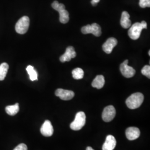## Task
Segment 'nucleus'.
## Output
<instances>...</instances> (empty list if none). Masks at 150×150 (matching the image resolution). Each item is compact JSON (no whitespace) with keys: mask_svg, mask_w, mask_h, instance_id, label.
I'll use <instances>...</instances> for the list:
<instances>
[{"mask_svg":"<svg viewBox=\"0 0 150 150\" xmlns=\"http://www.w3.org/2000/svg\"><path fill=\"white\" fill-rule=\"evenodd\" d=\"M141 25L142 26L143 29L147 28V23H146V22L145 21H142L141 22Z\"/></svg>","mask_w":150,"mask_h":150,"instance_id":"a878e982","label":"nucleus"},{"mask_svg":"<svg viewBox=\"0 0 150 150\" xmlns=\"http://www.w3.org/2000/svg\"><path fill=\"white\" fill-rule=\"evenodd\" d=\"M13 150H27V146L24 144H21L16 146Z\"/></svg>","mask_w":150,"mask_h":150,"instance_id":"b1692460","label":"nucleus"},{"mask_svg":"<svg viewBox=\"0 0 150 150\" xmlns=\"http://www.w3.org/2000/svg\"><path fill=\"white\" fill-rule=\"evenodd\" d=\"M117 40L114 38H108L107 41L102 45V49L106 54H111L113 48L117 45Z\"/></svg>","mask_w":150,"mask_h":150,"instance_id":"9d476101","label":"nucleus"},{"mask_svg":"<svg viewBox=\"0 0 150 150\" xmlns=\"http://www.w3.org/2000/svg\"><path fill=\"white\" fill-rule=\"evenodd\" d=\"M9 66L7 63H2L0 64V81H3L5 79Z\"/></svg>","mask_w":150,"mask_h":150,"instance_id":"f3484780","label":"nucleus"},{"mask_svg":"<svg viewBox=\"0 0 150 150\" xmlns=\"http://www.w3.org/2000/svg\"><path fill=\"white\" fill-rule=\"evenodd\" d=\"M30 26V18L28 16H23L16 23L15 30L19 34H25L27 32Z\"/></svg>","mask_w":150,"mask_h":150,"instance_id":"7ed1b4c3","label":"nucleus"},{"mask_svg":"<svg viewBox=\"0 0 150 150\" xmlns=\"http://www.w3.org/2000/svg\"><path fill=\"white\" fill-rule=\"evenodd\" d=\"M52 7L54 10H56L58 12L65 9V6L62 4H59V2L57 1H54L52 4Z\"/></svg>","mask_w":150,"mask_h":150,"instance_id":"412c9836","label":"nucleus"},{"mask_svg":"<svg viewBox=\"0 0 150 150\" xmlns=\"http://www.w3.org/2000/svg\"><path fill=\"white\" fill-rule=\"evenodd\" d=\"M40 131L41 134L46 137H50L54 134V128L49 120H46L41 126Z\"/></svg>","mask_w":150,"mask_h":150,"instance_id":"9b49d317","label":"nucleus"},{"mask_svg":"<svg viewBox=\"0 0 150 150\" xmlns=\"http://www.w3.org/2000/svg\"><path fill=\"white\" fill-rule=\"evenodd\" d=\"M105 77L102 75H97L92 82V86L97 89H101L105 85Z\"/></svg>","mask_w":150,"mask_h":150,"instance_id":"2eb2a0df","label":"nucleus"},{"mask_svg":"<svg viewBox=\"0 0 150 150\" xmlns=\"http://www.w3.org/2000/svg\"><path fill=\"white\" fill-rule=\"evenodd\" d=\"M130 27L128 31L129 37L134 40L139 39L140 37L141 31L143 30L141 23L136 22Z\"/></svg>","mask_w":150,"mask_h":150,"instance_id":"423d86ee","label":"nucleus"},{"mask_svg":"<svg viewBox=\"0 0 150 150\" xmlns=\"http://www.w3.org/2000/svg\"><path fill=\"white\" fill-rule=\"evenodd\" d=\"M116 145V140L112 135H108L102 146V150H113Z\"/></svg>","mask_w":150,"mask_h":150,"instance_id":"ddd939ff","label":"nucleus"},{"mask_svg":"<svg viewBox=\"0 0 150 150\" xmlns=\"http://www.w3.org/2000/svg\"><path fill=\"white\" fill-rule=\"evenodd\" d=\"M129 61L126 59L121 64H120V71L124 77L126 78L132 77L136 74V71L134 69L128 65Z\"/></svg>","mask_w":150,"mask_h":150,"instance_id":"39448f33","label":"nucleus"},{"mask_svg":"<svg viewBox=\"0 0 150 150\" xmlns=\"http://www.w3.org/2000/svg\"><path fill=\"white\" fill-rule=\"evenodd\" d=\"M115 108L112 105L108 106L105 107L102 112V120L105 122H110L115 118L116 116Z\"/></svg>","mask_w":150,"mask_h":150,"instance_id":"0eeeda50","label":"nucleus"},{"mask_svg":"<svg viewBox=\"0 0 150 150\" xmlns=\"http://www.w3.org/2000/svg\"><path fill=\"white\" fill-rule=\"evenodd\" d=\"M72 75L74 79L76 80H80L83 77L84 72L82 69L76 68L72 72Z\"/></svg>","mask_w":150,"mask_h":150,"instance_id":"aec40b11","label":"nucleus"},{"mask_svg":"<svg viewBox=\"0 0 150 150\" xmlns=\"http://www.w3.org/2000/svg\"><path fill=\"white\" fill-rule=\"evenodd\" d=\"M149 55H150V51H149Z\"/></svg>","mask_w":150,"mask_h":150,"instance_id":"cd10ccee","label":"nucleus"},{"mask_svg":"<svg viewBox=\"0 0 150 150\" xmlns=\"http://www.w3.org/2000/svg\"><path fill=\"white\" fill-rule=\"evenodd\" d=\"M141 73L143 75L150 79V66L149 65H146L141 70Z\"/></svg>","mask_w":150,"mask_h":150,"instance_id":"4be33fe9","label":"nucleus"},{"mask_svg":"<svg viewBox=\"0 0 150 150\" xmlns=\"http://www.w3.org/2000/svg\"><path fill=\"white\" fill-rule=\"evenodd\" d=\"M81 32L83 34L92 33L97 37H99L101 35L102 31L100 26L96 23L92 25H87L81 28Z\"/></svg>","mask_w":150,"mask_h":150,"instance_id":"20e7f679","label":"nucleus"},{"mask_svg":"<svg viewBox=\"0 0 150 150\" xmlns=\"http://www.w3.org/2000/svg\"><path fill=\"white\" fill-rule=\"evenodd\" d=\"M59 21L62 23H66L69 21V13L66 9L59 12Z\"/></svg>","mask_w":150,"mask_h":150,"instance_id":"a211bd4d","label":"nucleus"},{"mask_svg":"<svg viewBox=\"0 0 150 150\" xmlns=\"http://www.w3.org/2000/svg\"><path fill=\"white\" fill-rule=\"evenodd\" d=\"M86 150H94L91 147H90V146H88V147H87V149H86Z\"/></svg>","mask_w":150,"mask_h":150,"instance_id":"bb28decb","label":"nucleus"},{"mask_svg":"<svg viewBox=\"0 0 150 150\" xmlns=\"http://www.w3.org/2000/svg\"><path fill=\"white\" fill-rule=\"evenodd\" d=\"M76 56V53L75 52V48L72 46H69L66 48L65 53L60 57L59 60L61 62H69L72 59L75 58Z\"/></svg>","mask_w":150,"mask_h":150,"instance_id":"1a4fd4ad","label":"nucleus"},{"mask_svg":"<svg viewBox=\"0 0 150 150\" xmlns=\"http://www.w3.org/2000/svg\"><path fill=\"white\" fill-rule=\"evenodd\" d=\"M100 0H91V3L92 5L93 6H95L97 5V4L100 2Z\"/></svg>","mask_w":150,"mask_h":150,"instance_id":"393cba45","label":"nucleus"},{"mask_svg":"<svg viewBox=\"0 0 150 150\" xmlns=\"http://www.w3.org/2000/svg\"><path fill=\"white\" fill-rule=\"evenodd\" d=\"M144 100V96L140 92H136L129 96L126 101L127 106L129 109L134 110L141 106Z\"/></svg>","mask_w":150,"mask_h":150,"instance_id":"f257e3e1","label":"nucleus"},{"mask_svg":"<svg viewBox=\"0 0 150 150\" xmlns=\"http://www.w3.org/2000/svg\"><path fill=\"white\" fill-rule=\"evenodd\" d=\"M26 71H27L28 75L30 76V79L31 80L33 81L38 80V74L37 71L34 69V67L29 65L26 68Z\"/></svg>","mask_w":150,"mask_h":150,"instance_id":"6ab92c4d","label":"nucleus"},{"mask_svg":"<svg viewBox=\"0 0 150 150\" xmlns=\"http://www.w3.org/2000/svg\"><path fill=\"white\" fill-rule=\"evenodd\" d=\"M19 104L18 103H16L13 105L7 106L5 108L6 112L10 116H15L19 112Z\"/></svg>","mask_w":150,"mask_h":150,"instance_id":"dca6fc26","label":"nucleus"},{"mask_svg":"<svg viewBox=\"0 0 150 150\" xmlns=\"http://www.w3.org/2000/svg\"><path fill=\"white\" fill-rule=\"evenodd\" d=\"M139 5L142 8L150 7V0H139Z\"/></svg>","mask_w":150,"mask_h":150,"instance_id":"5701e85b","label":"nucleus"},{"mask_svg":"<svg viewBox=\"0 0 150 150\" xmlns=\"http://www.w3.org/2000/svg\"><path fill=\"white\" fill-rule=\"evenodd\" d=\"M126 136L127 139L132 141L138 139L140 136L139 129L136 127H130L126 131Z\"/></svg>","mask_w":150,"mask_h":150,"instance_id":"f8f14e48","label":"nucleus"},{"mask_svg":"<svg viewBox=\"0 0 150 150\" xmlns=\"http://www.w3.org/2000/svg\"><path fill=\"white\" fill-rule=\"evenodd\" d=\"M120 23L123 28H129L131 26V21L129 20V15L127 11L122 13Z\"/></svg>","mask_w":150,"mask_h":150,"instance_id":"4468645a","label":"nucleus"},{"mask_svg":"<svg viewBox=\"0 0 150 150\" xmlns=\"http://www.w3.org/2000/svg\"><path fill=\"white\" fill-rule=\"evenodd\" d=\"M55 95L56 96L59 97L62 100L68 101L74 98L75 93L72 91L59 88L55 91Z\"/></svg>","mask_w":150,"mask_h":150,"instance_id":"6e6552de","label":"nucleus"},{"mask_svg":"<svg viewBox=\"0 0 150 150\" xmlns=\"http://www.w3.org/2000/svg\"><path fill=\"white\" fill-rule=\"evenodd\" d=\"M86 123V115L83 112H79L76 115L74 121L71 123L70 128L74 131H79L82 129Z\"/></svg>","mask_w":150,"mask_h":150,"instance_id":"f03ea898","label":"nucleus"}]
</instances>
